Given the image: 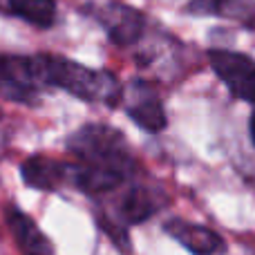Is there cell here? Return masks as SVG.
Returning <instances> with one entry per match:
<instances>
[{"mask_svg":"<svg viewBox=\"0 0 255 255\" xmlns=\"http://www.w3.org/2000/svg\"><path fill=\"white\" fill-rule=\"evenodd\" d=\"M74 154L70 184L85 195L112 193L139 175V161L132 154L124 132L108 124H85L65 141Z\"/></svg>","mask_w":255,"mask_h":255,"instance_id":"obj_1","label":"cell"},{"mask_svg":"<svg viewBox=\"0 0 255 255\" xmlns=\"http://www.w3.org/2000/svg\"><path fill=\"white\" fill-rule=\"evenodd\" d=\"M38 81L45 90H63L85 103H103L119 108L124 103V85L112 72L85 67L58 54H34Z\"/></svg>","mask_w":255,"mask_h":255,"instance_id":"obj_2","label":"cell"},{"mask_svg":"<svg viewBox=\"0 0 255 255\" xmlns=\"http://www.w3.org/2000/svg\"><path fill=\"white\" fill-rule=\"evenodd\" d=\"M83 13H88L92 20L106 29L108 38L119 47H132L145 36L148 29V16L141 9L132 4L110 0V2H90L83 7Z\"/></svg>","mask_w":255,"mask_h":255,"instance_id":"obj_3","label":"cell"},{"mask_svg":"<svg viewBox=\"0 0 255 255\" xmlns=\"http://www.w3.org/2000/svg\"><path fill=\"white\" fill-rule=\"evenodd\" d=\"M208 63L217 79L226 85L231 97L244 103H255V58L244 52L224 47L208 49Z\"/></svg>","mask_w":255,"mask_h":255,"instance_id":"obj_4","label":"cell"},{"mask_svg":"<svg viewBox=\"0 0 255 255\" xmlns=\"http://www.w3.org/2000/svg\"><path fill=\"white\" fill-rule=\"evenodd\" d=\"M43 90L36 74L34 54H0V99L20 106H38Z\"/></svg>","mask_w":255,"mask_h":255,"instance_id":"obj_5","label":"cell"},{"mask_svg":"<svg viewBox=\"0 0 255 255\" xmlns=\"http://www.w3.org/2000/svg\"><path fill=\"white\" fill-rule=\"evenodd\" d=\"M124 108L128 117L132 119V124L139 126L141 130L150 132V134H159L168 128L163 103L157 94V88L150 81L134 79L128 85L124 94Z\"/></svg>","mask_w":255,"mask_h":255,"instance_id":"obj_6","label":"cell"},{"mask_svg":"<svg viewBox=\"0 0 255 255\" xmlns=\"http://www.w3.org/2000/svg\"><path fill=\"white\" fill-rule=\"evenodd\" d=\"M166 204V193L157 186H145V184H134V179L130 181V186L121 193V197L117 199V213L115 217L126 226L143 224L145 220L159 213Z\"/></svg>","mask_w":255,"mask_h":255,"instance_id":"obj_7","label":"cell"},{"mask_svg":"<svg viewBox=\"0 0 255 255\" xmlns=\"http://www.w3.org/2000/svg\"><path fill=\"white\" fill-rule=\"evenodd\" d=\"M163 233L193 255H224L226 253L224 238L217 231H213L211 226L197 224V222L172 217V220L163 222Z\"/></svg>","mask_w":255,"mask_h":255,"instance_id":"obj_8","label":"cell"},{"mask_svg":"<svg viewBox=\"0 0 255 255\" xmlns=\"http://www.w3.org/2000/svg\"><path fill=\"white\" fill-rule=\"evenodd\" d=\"M72 163L52 159L47 154H31L20 163V177L29 188L54 193L61 186L70 184Z\"/></svg>","mask_w":255,"mask_h":255,"instance_id":"obj_9","label":"cell"},{"mask_svg":"<svg viewBox=\"0 0 255 255\" xmlns=\"http://www.w3.org/2000/svg\"><path fill=\"white\" fill-rule=\"evenodd\" d=\"M4 222H7L9 233H11L13 242L22 255H54L52 240L16 204H9L4 208Z\"/></svg>","mask_w":255,"mask_h":255,"instance_id":"obj_10","label":"cell"},{"mask_svg":"<svg viewBox=\"0 0 255 255\" xmlns=\"http://www.w3.org/2000/svg\"><path fill=\"white\" fill-rule=\"evenodd\" d=\"M186 13L197 18H222L255 29V0H190Z\"/></svg>","mask_w":255,"mask_h":255,"instance_id":"obj_11","label":"cell"},{"mask_svg":"<svg viewBox=\"0 0 255 255\" xmlns=\"http://www.w3.org/2000/svg\"><path fill=\"white\" fill-rule=\"evenodd\" d=\"M0 13L38 29H49L58 20V4L56 0H0Z\"/></svg>","mask_w":255,"mask_h":255,"instance_id":"obj_12","label":"cell"},{"mask_svg":"<svg viewBox=\"0 0 255 255\" xmlns=\"http://www.w3.org/2000/svg\"><path fill=\"white\" fill-rule=\"evenodd\" d=\"M97 224L108 238L115 242V247L124 253H130L132 251V244H130V235H128V226L121 224L117 217L108 215V213H99L97 215Z\"/></svg>","mask_w":255,"mask_h":255,"instance_id":"obj_13","label":"cell"},{"mask_svg":"<svg viewBox=\"0 0 255 255\" xmlns=\"http://www.w3.org/2000/svg\"><path fill=\"white\" fill-rule=\"evenodd\" d=\"M249 132H251V141H253V145H255V110H253V115H251V121H249Z\"/></svg>","mask_w":255,"mask_h":255,"instance_id":"obj_14","label":"cell"},{"mask_svg":"<svg viewBox=\"0 0 255 255\" xmlns=\"http://www.w3.org/2000/svg\"><path fill=\"white\" fill-rule=\"evenodd\" d=\"M0 117H2V112H0Z\"/></svg>","mask_w":255,"mask_h":255,"instance_id":"obj_15","label":"cell"}]
</instances>
